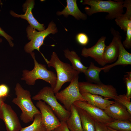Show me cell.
Returning a JSON list of instances; mask_svg holds the SVG:
<instances>
[{
  "instance_id": "obj_28",
  "label": "cell",
  "mask_w": 131,
  "mask_h": 131,
  "mask_svg": "<svg viewBox=\"0 0 131 131\" xmlns=\"http://www.w3.org/2000/svg\"><path fill=\"white\" fill-rule=\"evenodd\" d=\"M76 39L77 42L82 46L87 45L89 41V38L87 35L85 33H81L76 35Z\"/></svg>"
},
{
  "instance_id": "obj_25",
  "label": "cell",
  "mask_w": 131,
  "mask_h": 131,
  "mask_svg": "<svg viewBox=\"0 0 131 131\" xmlns=\"http://www.w3.org/2000/svg\"><path fill=\"white\" fill-rule=\"evenodd\" d=\"M20 131H46L42 121L41 114L36 115L32 123L28 126L22 128Z\"/></svg>"
},
{
  "instance_id": "obj_10",
  "label": "cell",
  "mask_w": 131,
  "mask_h": 131,
  "mask_svg": "<svg viewBox=\"0 0 131 131\" xmlns=\"http://www.w3.org/2000/svg\"><path fill=\"white\" fill-rule=\"evenodd\" d=\"M36 106L40 110L42 121L46 131H52L60 126L61 122L51 107L44 102L38 100Z\"/></svg>"
},
{
  "instance_id": "obj_11",
  "label": "cell",
  "mask_w": 131,
  "mask_h": 131,
  "mask_svg": "<svg viewBox=\"0 0 131 131\" xmlns=\"http://www.w3.org/2000/svg\"><path fill=\"white\" fill-rule=\"evenodd\" d=\"M34 5V0H26L22 5L23 10L25 13L24 14H18L12 10L10 11V13L13 17L26 20L29 25L34 29L39 31H42L45 29V27L44 24L38 22L33 15L32 11Z\"/></svg>"
},
{
  "instance_id": "obj_13",
  "label": "cell",
  "mask_w": 131,
  "mask_h": 131,
  "mask_svg": "<svg viewBox=\"0 0 131 131\" xmlns=\"http://www.w3.org/2000/svg\"><path fill=\"white\" fill-rule=\"evenodd\" d=\"M110 31L112 35L116 37L119 47V53L118 59L113 64L105 66L103 70L105 72H107L114 66L118 65L125 66L131 65V54L125 49L122 42V37L118 32L113 28H111Z\"/></svg>"
},
{
  "instance_id": "obj_17",
  "label": "cell",
  "mask_w": 131,
  "mask_h": 131,
  "mask_svg": "<svg viewBox=\"0 0 131 131\" xmlns=\"http://www.w3.org/2000/svg\"><path fill=\"white\" fill-rule=\"evenodd\" d=\"M80 93L86 102L103 110L115 102V101L104 98L99 95L87 92H80Z\"/></svg>"
},
{
  "instance_id": "obj_29",
  "label": "cell",
  "mask_w": 131,
  "mask_h": 131,
  "mask_svg": "<svg viewBox=\"0 0 131 131\" xmlns=\"http://www.w3.org/2000/svg\"><path fill=\"white\" fill-rule=\"evenodd\" d=\"M126 32L125 39L122 44L125 48L130 49L131 48V28H128Z\"/></svg>"
},
{
  "instance_id": "obj_15",
  "label": "cell",
  "mask_w": 131,
  "mask_h": 131,
  "mask_svg": "<svg viewBox=\"0 0 131 131\" xmlns=\"http://www.w3.org/2000/svg\"><path fill=\"white\" fill-rule=\"evenodd\" d=\"M104 110L110 117L116 120L131 121V114L124 106L116 101Z\"/></svg>"
},
{
  "instance_id": "obj_1",
  "label": "cell",
  "mask_w": 131,
  "mask_h": 131,
  "mask_svg": "<svg viewBox=\"0 0 131 131\" xmlns=\"http://www.w3.org/2000/svg\"><path fill=\"white\" fill-rule=\"evenodd\" d=\"M123 3L122 0H84L82 4L90 6V7H86L85 8V11L88 15L106 12L108 13L106 16V19L112 20L123 14Z\"/></svg>"
},
{
  "instance_id": "obj_16",
  "label": "cell",
  "mask_w": 131,
  "mask_h": 131,
  "mask_svg": "<svg viewBox=\"0 0 131 131\" xmlns=\"http://www.w3.org/2000/svg\"><path fill=\"white\" fill-rule=\"evenodd\" d=\"M67 5L63 10L58 11L57 14L58 16L63 15L67 17L69 15L73 16L75 19L79 20H85L87 18V15L82 13L79 9L76 0H66Z\"/></svg>"
},
{
  "instance_id": "obj_35",
  "label": "cell",
  "mask_w": 131,
  "mask_h": 131,
  "mask_svg": "<svg viewBox=\"0 0 131 131\" xmlns=\"http://www.w3.org/2000/svg\"><path fill=\"white\" fill-rule=\"evenodd\" d=\"M107 127L108 131H119L114 130L109 127Z\"/></svg>"
},
{
  "instance_id": "obj_5",
  "label": "cell",
  "mask_w": 131,
  "mask_h": 131,
  "mask_svg": "<svg viewBox=\"0 0 131 131\" xmlns=\"http://www.w3.org/2000/svg\"><path fill=\"white\" fill-rule=\"evenodd\" d=\"M32 98L34 100H43L47 104L60 122H66L70 115V111L66 110L58 102L51 87H43Z\"/></svg>"
},
{
  "instance_id": "obj_33",
  "label": "cell",
  "mask_w": 131,
  "mask_h": 131,
  "mask_svg": "<svg viewBox=\"0 0 131 131\" xmlns=\"http://www.w3.org/2000/svg\"><path fill=\"white\" fill-rule=\"evenodd\" d=\"M61 124L54 130L55 131H70L68 129L66 122H61Z\"/></svg>"
},
{
  "instance_id": "obj_12",
  "label": "cell",
  "mask_w": 131,
  "mask_h": 131,
  "mask_svg": "<svg viewBox=\"0 0 131 131\" xmlns=\"http://www.w3.org/2000/svg\"><path fill=\"white\" fill-rule=\"evenodd\" d=\"M106 37L102 36L96 43L89 48L84 47L82 49L81 54L85 57H90L93 59L99 64L102 66L106 64L104 58V55L106 46L105 41Z\"/></svg>"
},
{
  "instance_id": "obj_26",
  "label": "cell",
  "mask_w": 131,
  "mask_h": 131,
  "mask_svg": "<svg viewBox=\"0 0 131 131\" xmlns=\"http://www.w3.org/2000/svg\"><path fill=\"white\" fill-rule=\"evenodd\" d=\"M130 99L128 98L125 94L117 95L114 99L115 101L121 104L126 108L128 111L131 114V102Z\"/></svg>"
},
{
  "instance_id": "obj_36",
  "label": "cell",
  "mask_w": 131,
  "mask_h": 131,
  "mask_svg": "<svg viewBox=\"0 0 131 131\" xmlns=\"http://www.w3.org/2000/svg\"><path fill=\"white\" fill-rule=\"evenodd\" d=\"M2 41V39L0 38V43H1Z\"/></svg>"
},
{
  "instance_id": "obj_7",
  "label": "cell",
  "mask_w": 131,
  "mask_h": 131,
  "mask_svg": "<svg viewBox=\"0 0 131 131\" xmlns=\"http://www.w3.org/2000/svg\"><path fill=\"white\" fill-rule=\"evenodd\" d=\"M78 79L79 76H78L72 80L68 86L55 94L57 100L64 105V107L66 110L69 111H70L71 106L75 101H86L80 91Z\"/></svg>"
},
{
  "instance_id": "obj_14",
  "label": "cell",
  "mask_w": 131,
  "mask_h": 131,
  "mask_svg": "<svg viewBox=\"0 0 131 131\" xmlns=\"http://www.w3.org/2000/svg\"><path fill=\"white\" fill-rule=\"evenodd\" d=\"M73 104L77 107L84 110L96 121L101 123L105 124L115 120L108 116L104 110L92 105L87 102L77 101H75Z\"/></svg>"
},
{
  "instance_id": "obj_32",
  "label": "cell",
  "mask_w": 131,
  "mask_h": 131,
  "mask_svg": "<svg viewBox=\"0 0 131 131\" xmlns=\"http://www.w3.org/2000/svg\"><path fill=\"white\" fill-rule=\"evenodd\" d=\"M95 126L96 131H108L107 126L104 124L96 121Z\"/></svg>"
},
{
  "instance_id": "obj_20",
  "label": "cell",
  "mask_w": 131,
  "mask_h": 131,
  "mask_svg": "<svg viewBox=\"0 0 131 131\" xmlns=\"http://www.w3.org/2000/svg\"><path fill=\"white\" fill-rule=\"evenodd\" d=\"M71 115L66 122L70 131H82L80 117L76 107L73 104L71 106Z\"/></svg>"
},
{
  "instance_id": "obj_37",
  "label": "cell",
  "mask_w": 131,
  "mask_h": 131,
  "mask_svg": "<svg viewBox=\"0 0 131 131\" xmlns=\"http://www.w3.org/2000/svg\"><path fill=\"white\" fill-rule=\"evenodd\" d=\"M55 131L54 130H53V131Z\"/></svg>"
},
{
  "instance_id": "obj_23",
  "label": "cell",
  "mask_w": 131,
  "mask_h": 131,
  "mask_svg": "<svg viewBox=\"0 0 131 131\" xmlns=\"http://www.w3.org/2000/svg\"><path fill=\"white\" fill-rule=\"evenodd\" d=\"M103 69V67L97 66L93 62H91L89 66L83 73L89 81L95 83H102L99 78V74Z\"/></svg>"
},
{
  "instance_id": "obj_3",
  "label": "cell",
  "mask_w": 131,
  "mask_h": 131,
  "mask_svg": "<svg viewBox=\"0 0 131 131\" xmlns=\"http://www.w3.org/2000/svg\"><path fill=\"white\" fill-rule=\"evenodd\" d=\"M15 90L16 97L13 98L12 102L22 111L21 120L25 123L33 121L34 116L41 113L33 103L30 92L24 89L18 83L16 84Z\"/></svg>"
},
{
  "instance_id": "obj_31",
  "label": "cell",
  "mask_w": 131,
  "mask_h": 131,
  "mask_svg": "<svg viewBox=\"0 0 131 131\" xmlns=\"http://www.w3.org/2000/svg\"><path fill=\"white\" fill-rule=\"evenodd\" d=\"M8 92V88L6 85H0V97L4 98L6 97Z\"/></svg>"
},
{
  "instance_id": "obj_8",
  "label": "cell",
  "mask_w": 131,
  "mask_h": 131,
  "mask_svg": "<svg viewBox=\"0 0 131 131\" xmlns=\"http://www.w3.org/2000/svg\"><path fill=\"white\" fill-rule=\"evenodd\" d=\"M78 85L80 92L99 95L108 99H114L118 95L115 88L111 85L79 82Z\"/></svg>"
},
{
  "instance_id": "obj_6",
  "label": "cell",
  "mask_w": 131,
  "mask_h": 131,
  "mask_svg": "<svg viewBox=\"0 0 131 131\" xmlns=\"http://www.w3.org/2000/svg\"><path fill=\"white\" fill-rule=\"evenodd\" d=\"M26 30L27 37L30 41L26 44L24 49L26 52L30 54L35 49L40 52V48L44 44L46 37L50 34H55L58 31L56 25L53 21L50 22L47 28L42 31H37L29 25Z\"/></svg>"
},
{
  "instance_id": "obj_22",
  "label": "cell",
  "mask_w": 131,
  "mask_h": 131,
  "mask_svg": "<svg viewBox=\"0 0 131 131\" xmlns=\"http://www.w3.org/2000/svg\"><path fill=\"white\" fill-rule=\"evenodd\" d=\"M76 107L80 117L82 131H96V120L85 111Z\"/></svg>"
},
{
  "instance_id": "obj_2",
  "label": "cell",
  "mask_w": 131,
  "mask_h": 131,
  "mask_svg": "<svg viewBox=\"0 0 131 131\" xmlns=\"http://www.w3.org/2000/svg\"><path fill=\"white\" fill-rule=\"evenodd\" d=\"M49 67H52L57 73V82L53 89L55 94L59 91L62 86L67 82H70L80 73L74 70L70 64L62 61L55 52H53L50 60L41 54Z\"/></svg>"
},
{
  "instance_id": "obj_9",
  "label": "cell",
  "mask_w": 131,
  "mask_h": 131,
  "mask_svg": "<svg viewBox=\"0 0 131 131\" xmlns=\"http://www.w3.org/2000/svg\"><path fill=\"white\" fill-rule=\"evenodd\" d=\"M0 119L4 122L7 131H20L22 128L16 113L10 105L4 102L0 107Z\"/></svg>"
},
{
  "instance_id": "obj_19",
  "label": "cell",
  "mask_w": 131,
  "mask_h": 131,
  "mask_svg": "<svg viewBox=\"0 0 131 131\" xmlns=\"http://www.w3.org/2000/svg\"><path fill=\"white\" fill-rule=\"evenodd\" d=\"M112 41L106 46L104 55V58L106 63H111L117 59L119 53V47L117 38L114 35Z\"/></svg>"
},
{
  "instance_id": "obj_21",
  "label": "cell",
  "mask_w": 131,
  "mask_h": 131,
  "mask_svg": "<svg viewBox=\"0 0 131 131\" xmlns=\"http://www.w3.org/2000/svg\"><path fill=\"white\" fill-rule=\"evenodd\" d=\"M64 52L65 57L71 62L73 68L80 73H83L88 67L83 65L76 53L74 51H70L68 49L64 50Z\"/></svg>"
},
{
  "instance_id": "obj_24",
  "label": "cell",
  "mask_w": 131,
  "mask_h": 131,
  "mask_svg": "<svg viewBox=\"0 0 131 131\" xmlns=\"http://www.w3.org/2000/svg\"><path fill=\"white\" fill-rule=\"evenodd\" d=\"M106 126L119 131H131V121L115 120L104 124Z\"/></svg>"
},
{
  "instance_id": "obj_34",
  "label": "cell",
  "mask_w": 131,
  "mask_h": 131,
  "mask_svg": "<svg viewBox=\"0 0 131 131\" xmlns=\"http://www.w3.org/2000/svg\"><path fill=\"white\" fill-rule=\"evenodd\" d=\"M4 102L3 98L0 97V109L2 103Z\"/></svg>"
},
{
  "instance_id": "obj_18",
  "label": "cell",
  "mask_w": 131,
  "mask_h": 131,
  "mask_svg": "<svg viewBox=\"0 0 131 131\" xmlns=\"http://www.w3.org/2000/svg\"><path fill=\"white\" fill-rule=\"evenodd\" d=\"M123 7L126 8V13L115 19L116 24L121 29L126 32L127 28H131V0L123 1Z\"/></svg>"
},
{
  "instance_id": "obj_27",
  "label": "cell",
  "mask_w": 131,
  "mask_h": 131,
  "mask_svg": "<svg viewBox=\"0 0 131 131\" xmlns=\"http://www.w3.org/2000/svg\"><path fill=\"white\" fill-rule=\"evenodd\" d=\"M124 80L126 83L127 92L125 95L128 98H131V72L126 73V74L124 75Z\"/></svg>"
},
{
  "instance_id": "obj_30",
  "label": "cell",
  "mask_w": 131,
  "mask_h": 131,
  "mask_svg": "<svg viewBox=\"0 0 131 131\" xmlns=\"http://www.w3.org/2000/svg\"><path fill=\"white\" fill-rule=\"evenodd\" d=\"M0 35L6 39L11 47H13L14 46V44L12 41L13 40V38L6 33L0 27Z\"/></svg>"
},
{
  "instance_id": "obj_4",
  "label": "cell",
  "mask_w": 131,
  "mask_h": 131,
  "mask_svg": "<svg viewBox=\"0 0 131 131\" xmlns=\"http://www.w3.org/2000/svg\"><path fill=\"white\" fill-rule=\"evenodd\" d=\"M30 54L34 61V68L30 71L24 70L21 80H24L27 84L30 85H34L38 79L42 80L49 83L53 89L57 82V77L53 71L48 70L45 65L38 63L34 52Z\"/></svg>"
}]
</instances>
